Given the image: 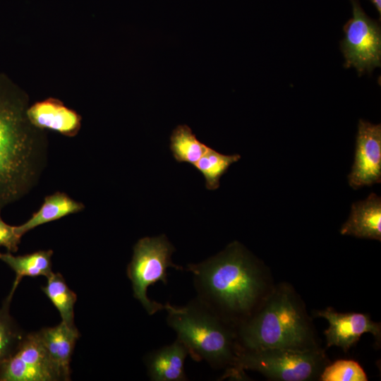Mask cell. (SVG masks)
Wrapping results in <instances>:
<instances>
[{
    "mask_svg": "<svg viewBox=\"0 0 381 381\" xmlns=\"http://www.w3.org/2000/svg\"><path fill=\"white\" fill-rule=\"evenodd\" d=\"M30 123L37 128L50 129L66 136H74L81 126V117L59 99L49 98L27 109Z\"/></svg>",
    "mask_w": 381,
    "mask_h": 381,
    "instance_id": "11",
    "label": "cell"
},
{
    "mask_svg": "<svg viewBox=\"0 0 381 381\" xmlns=\"http://www.w3.org/2000/svg\"><path fill=\"white\" fill-rule=\"evenodd\" d=\"M83 209V203L73 200L64 193L56 192L45 198L40 209L34 213L30 219L20 226H16L17 231L22 236L41 224L57 220Z\"/></svg>",
    "mask_w": 381,
    "mask_h": 381,
    "instance_id": "15",
    "label": "cell"
},
{
    "mask_svg": "<svg viewBox=\"0 0 381 381\" xmlns=\"http://www.w3.org/2000/svg\"><path fill=\"white\" fill-rule=\"evenodd\" d=\"M26 111L0 80V211L30 190L43 167L46 150Z\"/></svg>",
    "mask_w": 381,
    "mask_h": 381,
    "instance_id": "2",
    "label": "cell"
},
{
    "mask_svg": "<svg viewBox=\"0 0 381 381\" xmlns=\"http://www.w3.org/2000/svg\"><path fill=\"white\" fill-rule=\"evenodd\" d=\"M319 380L367 381L368 377L358 362L350 359H341L327 365L321 373Z\"/></svg>",
    "mask_w": 381,
    "mask_h": 381,
    "instance_id": "21",
    "label": "cell"
},
{
    "mask_svg": "<svg viewBox=\"0 0 381 381\" xmlns=\"http://www.w3.org/2000/svg\"><path fill=\"white\" fill-rule=\"evenodd\" d=\"M167 322L195 361H205L214 369H224L227 377L237 351L236 329L210 311L196 298L185 306L164 304Z\"/></svg>",
    "mask_w": 381,
    "mask_h": 381,
    "instance_id": "4",
    "label": "cell"
},
{
    "mask_svg": "<svg viewBox=\"0 0 381 381\" xmlns=\"http://www.w3.org/2000/svg\"><path fill=\"white\" fill-rule=\"evenodd\" d=\"M236 332L237 350L320 347L304 302L286 282L275 284L259 308Z\"/></svg>",
    "mask_w": 381,
    "mask_h": 381,
    "instance_id": "3",
    "label": "cell"
},
{
    "mask_svg": "<svg viewBox=\"0 0 381 381\" xmlns=\"http://www.w3.org/2000/svg\"><path fill=\"white\" fill-rule=\"evenodd\" d=\"M53 251L39 250L32 253L15 256L10 252L0 253V260L8 265L16 273L13 286H18L23 277H48L52 270V256Z\"/></svg>",
    "mask_w": 381,
    "mask_h": 381,
    "instance_id": "16",
    "label": "cell"
},
{
    "mask_svg": "<svg viewBox=\"0 0 381 381\" xmlns=\"http://www.w3.org/2000/svg\"><path fill=\"white\" fill-rule=\"evenodd\" d=\"M375 6L379 13L380 19L381 16V0H369Z\"/></svg>",
    "mask_w": 381,
    "mask_h": 381,
    "instance_id": "23",
    "label": "cell"
},
{
    "mask_svg": "<svg viewBox=\"0 0 381 381\" xmlns=\"http://www.w3.org/2000/svg\"><path fill=\"white\" fill-rule=\"evenodd\" d=\"M21 237L17 231L16 226L6 224L0 215V246L5 247L10 253H15L18 250Z\"/></svg>",
    "mask_w": 381,
    "mask_h": 381,
    "instance_id": "22",
    "label": "cell"
},
{
    "mask_svg": "<svg viewBox=\"0 0 381 381\" xmlns=\"http://www.w3.org/2000/svg\"><path fill=\"white\" fill-rule=\"evenodd\" d=\"M174 251V247L164 234L143 237L133 247L132 259L127 267V275L132 284L134 298L150 315L164 309V304L151 301L147 296V288L159 281L167 284V270L169 267L183 270L171 261Z\"/></svg>",
    "mask_w": 381,
    "mask_h": 381,
    "instance_id": "6",
    "label": "cell"
},
{
    "mask_svg": "<svg viewBox=\"0 0 381 381\" xmlns=\"http://www.w3.org/2000/svg\"><path fill=\"white\" fill-rule=\"evenodd\" d=\"M209 147L200 141L186 124L176 126L170 136L169 148L174 159L179 163H188L193 166Z\"/></svg>",
    "mask_w": 381,
    "mask_h": 381,
    "instance_id": "17",
    "label": "cell"
},
{
    "mask_svg": "<svg viewBox=\"0 0 381 381\" xmlns=\"http://www.w3.org/2000/svg\"><path fill=\"white\" fill-rule=\"evenodd\" d=\"M38 332L61 380H70L71 356L80 337L77 327H71L61 321Z\"/></svg>",
    "mask_w": 381,
    "mask_h": 381,
    "instance_id": "12",
    "label": "cell"
},
{
    "mask_svg": "<svg viewBox=\"0 0 381 381\" xmlns=\"http://www.w3.org/2000/svg\"><path fill=\"white\" fill-rule=\"evenodd\" d=\"M186 270L193 274L196 298L235 329L275 285L267 267L238 241L202 262L188 264Z\"/></svg>",
    "mask_w": 381,
    "mask_h": 381,
    "instance_id": "1",
    "label": "cell"
},
{
    "mask_svg": "<svg viewBox=\"0 0 381 381\" xmlns=\"http://www.w3.org/2000/svg\"><path fill=\"white\" fill-rule=\"evenodd\" d=\"M330 363L321 347L309 349L268 348L237 350L234 367L227 377L243 378L245 370L279 381L319 380Z\"/></svg>",
    "mask_w": 381,
    "mask_h": 381,
    "instance_id": "5",
    "label": "cell"
},
{
    "mask_svg": "<svg viewBox=\"0 0 381 381\" xmlns=\"http://www.w3.org/2000/svg\"><path fill=\"white\" fill-rule=\"evenodd\" d=\"M240 159L238 154L223 155L209 147L193 167L203 175L206 188L214 190L219 187L221 177Z\"/></svg>",
    "mask_w": 381,
    "mask_h": 381,
    "instance_id": "20",
    "label": "cell"
},
{
    "mask_svg": "<svg viewBox=\"0 0 381 381\" xmlns=\"http://www.w3.org/2000/svg\"><path fill=\"white\" fill-rule=\"evenodd\" d=\"M352 17L344 25L340 47L346 68L353 67L359 75L370 73L381 64V27L370 18L358 0H350Z\"/></svg>",
    "mask_w": 381,
    "mask_h": 381,
    "instance_id": "7",
    "label": "cell"
},
{
    "mask_svg": "<svg viewBox=\"0 0 381 381\" xmlns=\"http://www.w3.org/2000/svg\"><path fill=\"white\" fill-rule=\"evenodd\" d=\"M60 377L38 332L25 335L0 371V381H56Z\"/></svg>",
    "mask_w": 381,
    "mask_h": 381,
    "instance_id": "8",
    "label": "cell"
},
{
    "mask_svg": "<svg viewBox=\"0 0 381 381\" xmlns=\"http://www.w3.org/2000/svg\"><path fill=\"white\" fill-rule=\"evenodd\" d=\"M353 189L381 182V125L360 119L354 162L348 176Z\"/></svg>",
    "mask_w": 381,
    "mask_h": 381,
    "instance_id": "9",
    "label": "cell"
},
{
    "mask_svg": "<svg viewBox=\"0 0 381 381\" xmlns=\"http://www.w3.org/2000/svg\"><path fill=\"white\" fill-rule=\"evenodd\" d=\"M47 278L46 286L42 291L58 310L62 322L71 327L74 324V306L77 301L75 292L69 289L60 273L52 272Z\"/></svg>",
    "mask_w": 381,
    "mask_h": 381,
    "instance_id": "18",
    "label": "cell"
},
{
    "mask_svg": "<svg viewBox=\"0 0 381 381\" xmlns=\"http://www.w3.org/2000/svg\"><path fill=\"white\" fill-rule=\"evenodd\" d=\"M315 315L329 322L328 328L324 332L327 347L339 346L346 352L365 333H370L377 345H380L381 324L373 321L367 314L339 313L328 307L315 311Z\"/></svg>",
    "mask_w": 381,
    "mask_h": 381,
    "instance_id": "10",
    "label": "cell"
},
{
    "mask_svg": "<svg viewBox=\"0 0 381 381\" xmlns=\"http://www.w3.org/2000/svg\"><path fill=\"white\" fill-rule=\"evenodd\" d=\"M340 234L360 238L381 241V198L371 193L363 200L352 204L348 219Z\"/></svg>",
    "mask_w": 381,
    "mask_h": 381,
    "instance_id": "13",
    "label": "cell"
},
{
    "mask_svg": "<svg viewBox=\"0 0 381 381\" xmlns=\"http://www.w3.org/2000/svg\"><path fill=\"white\" fill-rule=\"evenodd\" d=\"M16 289L12 286L0 308V371L25 335L10 314V304Z\"/></svg>",
    "mask_w": 381,
    "mask_h": 381,
    "instance_id": "19",
    "label": "cell"
},
{
    "mask_svg": "<svg viewBox=\"0 0 381 381\" xmlns=\"http://www.w3.org/2000/svg\"><path fill=\"white\" fill-rule=\"evenodd\" d=\"M187 348L177 339L170 345L150 351L145 358L147 375L152 381H185Z\"/></svg>",
    "mask_w": 381,
    "mask_h": 381,
    "instance_id": "14",
    "label": "cell"
}]
</instances>
